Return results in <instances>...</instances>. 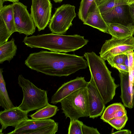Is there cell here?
<instances>
[{"label": "cell", "mask_w": 134, "mask_h": 134, "mask_svg": "<svg viewBox=\"0 0 134 134\" xmlns=\"http://www.w3.org/2000/svg\"><path fill=\"white\" fill-rule=\"evenodd\" d=\"M25 64L38 72L59 77L68 76L88 66L83 56L46 51L30 54Z\"/></svg>", "instance_id": "cell-1"}, {"label": "cell", "mask_w": 134, "mask_h": 134, "mask_svg": "<svg viewBox=\"0 0 134 134\" xmlns=\"http://www.w3.org/2000/svg\"><path fill=\"white\" fill-rule=\"evenodd\" d=\"M88 41L80 35H66L52 33L26 36L23 41L25 45L31 48H42L60 53L75 51L86 45Z\"/></svg>", "instance_id": "cell-2"}, {"label": "cell", "mask_w": 134, "mask_h": 134, "mask_svg": "<svg viewBox=\"0 0 134 134\" xmlns=\"http://www.w3.org/2000/svg\"><path fill=\"white\" fill-rule=\"evenodd\" d=\"M90 71L91 79L93 82L104 103L112 100L115 95L116 88L119 86L115 82L111 72L107 68L105 60L94 52L85 53Z\"/></svg>", "instance_id": "cell-3"}, {"label": "cell", "mask_w": 134, "mask_h": 134, "mask_svg": "<svg viewBox=\"0 0 134 134\" xmlns=\"http://www.w3.org/2000/svg\"><path fill=\"white\" fill-rule=\"evenodd\" d=\"M18 81L23 95L22 102L18 107L20 109L28 113L43 107L48 103L46 90L38 88L21 74L19 75Z\"/></svg>", "instance_id": "cell-4"}, {"label": "cell", "mask_w": 134, "mask_h": 134, "mask_svg": "<svg viewBox=\"0 0 134 134\" xmlns=\"http://www.w3.org/2000/svg\"><path fill=\"white\" fill-rule=\"evenodd\" d=\"M62 113L66 118L78 119L90 115V108L87 87L78 89L60 102Z\"/></svg>", "instance_id": "cell-5"}, {"label": "cell", "mask_w": 134, "mask_h": 134, "mask_svg": "<svg viewBox=\"0 0 134 134\" xmlns=\"http://www.w3.org/2000/svg\"><path fill=\"white\" fill-rule=\"evenodd\" d=\"M58 123L53 119H34L28 118L21 122L8 134H55Z\"/></svg>", "instance_id": "cell-6"}, {"label": "cell", "mask_w": 134, "mask_h": 134, "mask_svg": "<svg viewBox=\"0 0 134 134\" xmlns=\"http://www.w3.org/2000/svg\"><path fill=\"white\" fill-rule=\"evenodd\" d=\"M75 7L69 4H63L56 8L51 18L49 27L53 33L63 35L71 26L72 21L76 16Z\"/></svg>", "instance_id": "cell-7"}, {"label": "cell", "mask_w": 134, "mask_h": 134, "mask_svg": "<svg viewBox=\"0 0 134 134\" xmlns=\"http://www.w3.org/2000/svg\"><path fill=\"white\" fill-rule=\"evenodd\" d=\"M134 50V37L133 36L122 38L112 36L103 45L99 53L105 61L110 57L120 54H127Z\"/></svg>", "instance_id": "cell-8"}, {"label": "cell", "mask_w": 134, "mask_h": 134, "mask_svg": "<svg viewBox=\"0 0 134 134\" xmlns=\"http://www.w3.org/2000/svg\"><path fill=\"white\" fill-rule=\"evenodd\" d=\"M14 21L16 32L27 36L35 32L36 26L28 10L27 7L18 1L13 3Z\"/></svg>", "instance_id": "cell-9"}, {"label": "cell", "mask_w": 134, "mask_h": 134, "mask_svg": "<svg viewBox=\"0 0 134 134\" xmlns=\"http://www.w3.org/2000/svg\"><path fill=\"white\" fill-rule=\"evenodd\" d=\"M52 8L50 0H32L30 15L38 31L44 30L49 23Z\"/></svg>", "instance_id": "cell-10"}, {"label": "cell", "mask_w": 134, "mask_h": 134, "mask_svg": "<svg viewBox=\"0 0 134 134\" xmlns=\"http://www.w3.org/2000/svg\"><path fill=\"white\" fill-rule=\"evenodd\" d=\"M101 14L107 25L111 23H117L126 26H134L128 4L117 6Z\"/></svg>", "instance_id": "cell-11"}, {"label": "cell", "mask_w": 134, "mask_h": 134, "mask_svg": "<svg viewBox=\"0 0 134 134\" xmlns=\"http://www.w3.org/2000/svg\"><path fill=\"white\" fill-rule=\"evenodd\" d=\"M28 113L18 107H15L1 111V129L3 130L9 126L16 128L23 121L28 118Z\"/></svg>", "instance_id": "cell-12"}, {"label": "cell", "mask_w": 134, "mask_h": 134, "mask_svg": "<svg viewBox=\"0 0 134 134\" xmlns=\"http://www.w3.org/2000/svg\"><path fill=\"white\" fill-rule=\"evenodd\" d=\"M87 87L90 108L89 117L94 119L102 115L105 108V104L91 79Z\"/></svg>", "instance_id": "cell-13"}, {"label": "cell", "mask_w": 134, "mask_h": 134, "mask_svg": "<svg viewBox=\"0 0 134 134\" xmlns=\"http://www.w3.org/2000/svg\"><path fill=\"white\" fill-rule=\"evenodd\" d=\"M88 82L84 77H77L63 84L51 98V103L54 104L60 102L63 99L80 88L87 87Z\"/></svg>", "instance_id": "cell-14"}, {"label": "cell", "mask_w": 134, "mask_h": 134, "mask_svg": "<svg viewBox=\"0 0 134 134\" xmlns=\"http://www.w3.org/2000/svg\"><path fill=\"white\" fill-rule=\"evenodd\" d=\"M121 94L120 97L124 106L132 108L134 104V75L127 72H119Z\"/></svg>", "instance_id": "cell-15"}, {"label": "cell", "mask_w": 134, "mask_h": 134, "mask_svg": "<svg viewBox=\"0 0 134 134\" xmlns=\"http://www.w3.org/2000/svg\"><path fill=\"white\" fill-rule=\"evenodd\" d=\"M83 24L109 34L108 25L104 20L98 6L95 1L90 7Z\"/></svg>", "instance_id": "cell-16"}, {"label": "cell", "mask_w": 134, "mask_h": 134, "mask_svg": "<svg viewBox=\"0 0 134 134\" xmlns=\"http://www.w3.org/2000/svg\"><path fill=\"white\" fill-rule=\"evenodd\" d=\"M0 17L3 20L10 37L16 32L13 14V4L5 5L0 9Z\"/></svg>", "instance_id": "cell-17"}, {"label": "cell", "mask_w": 134, "mask_h": 134, "mask_svg": "<svg viewBox=\"0 0 134 134\" xmlns=\"http://www.w3.org/2000/svg\"><path fill=\"white\" fill-rule=\"evenodd\" d=\"M108 25L109 34L117 38L132 36L134 34V26H126L117 23L110 24Z\"/></svg>", "instance_id": "cell-18"}, {"label": "cell", "mask_w": 134, "mask_h": 134, "mask_svg": "<svg viewBox=\"0 0 134 134\" xmlns=\"http://www.w3.org/2000/svg\"><path fill=\"white\" fill-rule=\"evenodd\" d=\"M17 50L16 46L13 38L0 46V63L6 60L10 61L15 55Z\"/></svg>", "instance_id": "cell-19"}, {"label": "cell", "mask_w": 134, "mask_h": 134, "mask_svg": "<svg viewBox=\"0 0 134 134\" xmlns=\"http://www.w3.org/2000/svg\"><path fill=\"white\" fill-rule=\"evenodd\" d=\"M3 69L0 68V105L4 109L14 107L9 97L6 87V83L3 75Z\"/></svg>", "instance_id": "cell-20"}, {"label": "cell", "mask_w": 134, "mask_h": 134, "mask_svg": "<svg viewBox=\"0 0 134 134\" xmlns=\"http://www.w3.org/2000/svg\"><path fill=\"white\" fill-rule=\"evenodd\" d=\"M59 109L57 106L49 103L45 107L38 109L30 116L32 119H45L55 115Z\"/></svg>", "instance_id": "cell-21"}, {"label": "cell", "mask_w": 134, "mask_h": 134, "mask_svg": "<svg viewBox=\"0 0 134 134\" xmlns=\"http://www.w3.org/2000/svg\"><path fill=\"white\" fill-rule=\"evenodd\" d=\"M123 106L121 103H114L109 105L105 109L100 119L104 122L108 123L109 120L114 118L116 110Z\"/></svg>", "instance_id": "cell-22"}, {"label": "cell", "mask_w": 134, "mask_h": 134, "mask_svg": "<svg viewBox=\"0 0 134 134\" xmlns=\"http://www.w3.org/2000/svg\"><path fill=\"white\" fill-rule=\"evenodd\" d=\"M124 4H128L126 0H105L98 6L102 14L115 7Z\"/></svg>", "instance_id": "cell-23"}, {"label": "cell", "mask_w": 134, "mask_h": 134, "mask_svg": "<svg viewBox=\"0 0 134 134\" xmlns=\"http://www.w3.org/2000/svg\"><path fill=\"white\" fill-rule=\"evenodd\" d=\"M95 0H81L78 13L79 18L83 22L86 20L88 11Z\"/></svg>", "instance_id": "cell-24"}, {"label": "cell", "mask_w": 134, "mask_h": 134, "mask_svg": "<svg viewBox=\"0 0 134 134\" xmlns=\"http://www.w3.org/2000/svg\"><path fill=\"white\" fill-rule=\"evenodd\" d=\"M82 122L77 119L70 120L68 129V134H82Z\"/></svg>", "instance_id": "cell-25"}, {"label": "cell", "mask_w": 134, "mask_h": 134, "mask_svg": "<svg viewBox=\"0 0 134 134\" xmlns=\"http://www.w3.org/2000/svg\"><path fill=\"white\" fill-rule=\"evenodd\" d=\"M127 115L117 118H114L109 120L108 123L118 130H121L125 126L128 120Z\"/></svg>", "instance_id": "cell-26"}, {"label": "cell", "mask_w": 134, "mask_h": 134, "mask_svg": "<svg viewBox=\"0 0 134 134\" xmlns=\"http://www.w3.org/2000/svg\"><path fill=\"white\" fill-rule=\"evenodd\" d=\"M126 54H120L112 56L108 58L107 60L108 64L111 63L124 64Z\"/></svg>", "instance_id": "cell-27"}, {"label": "cell", "mask_w": 134, "mask_h": 134, "mask_svg": "<svg viewBox=\"0 0 134 134\" xmlns=\"http://www.w3.org/2000/svg\"><path fill=\"white\" fill-rule=\"evenodd\" d=\"M82 134H100L97 128L90 127L83 124L82 126Z\"/></svg>", "instance_id": "cell-28"}, {"label": "cell", "mask_w": 134, "mask_h": 134, "mask_svg": "<svg viewBox=\"0 0 134 134\" xmlns=\"http://www.w3.org/2000/svg\"><path fill=\"white\" fill-rule=\"evenodd\" d=\"M111 66L117 69L119 72L124 73L129 72V67L124 64H116L111 63L109 64Z\"/></svg>", "instance_id": "cell-29"}, {"label": "cell", "mask_w": 134, "mask_h": 134, "mask_svg": "<svg viewBox=\"0 0 134 134\" xmlns=\"http://www.w3.org/2000/svg\"><path fill=\"white\" fill-rule=\"evenodd\" d=\"M128 5L129 12L134 23V3Z\"/></svg>", "instance_id": "cell-30"}, {"label": "cell", "mask_w": 134, "mask_h": 134, "mask_svg": "<svg viewBox=\"0 0 134 134\" xmlns=\"http://www.w3.org/2000/svg\"><path fill=\"white\" fill-rule=\"evenodd\" d=\"M131 131L127 129H124L122 130H120L119 131L112 133L115 134H131Z\"/></svg>", "instance_id": "cell-31"}, {"label": "cell", "mask_w": 134, "mask_h": 134, "mask_svg": "<svg viewBox=\"0 0 134 134\" xmlns=\"http://www.w3.org/2000/svg\"><path fill=\"white\" fill-rule=\"evenodd\" d=\"M124 64L128 67L129 66V59L128 55L126 54L125 58Z\"/></svg>", "instance_id": "cell-32"}, {"label": "cell", "mask_w": 134, "mask_h": 134, "mask_svg": "<svg viewBox=\"0 0 134 134\" xmlns=\"http://www.w3.org/2000/svg\"><path fill=\"white\" fill-rule=\"evenodd\" d=\"M105 0H95L97 5H98Z\"/></svg>", "instance_id": "cell-33"}, {"label": "cell", "mask_w": 134, "mask_h": 134, "mask_svg": "<svg viewBox=\"0 0 134 134\" xmlns=\"http://www.w3.org/2000/svg\"><path fill=\"white\" fill-rule=\"evenodd\" d=\"M4 2V0H0V9L3 7V3Z\"/></svg>", "instance_id": "cell-34"}, {"label": "cell", "mask_w": 134, "mask_h": 134, "mask_svg": "<svg viewBox=\"0 0 134 134\" xmlns=\"http://www.w3.org/2000/svg\"><path fill=\"white\" fill-rule=\"evenodd\" d=\"M126 1L128 4L134 3V0H126Z\"/></svg>", "instance_id": "cell-35"}, {"label": "cell", "mask_w": 134, "mask_h": 134, "mask_svg": "<svg viewBox=\"0 0 134 134\" xmlns=\"http://www.w3.org/2000/svg\"><path fill=\"white\" fill-rule=\"evenodd\" d=\"M19 0H4V1H9L13 2V3L15 2L19 1Z\"/></svg>", "instance_id": "cell-36"}, {"label": "cell", "mask_w": 134, "mask_h": 134, "mask_svg": "<svg viewBox=\"0 0 134 134\" xmlns=\"http://www.w3.org/2000/svg\"><path fill=\"white\" fill-rule=\"evenodd\" d=\"M54 2L56 3H60L62 2L63 0H53Z\"/></svg>", "instance_id": "cell-37"}, {"label": "cell", "mask_w": 134, "mask_h": 134, "mask_svg": "<svg viewBox=\"0 0 134 134\" xmlns=\"http://www.w3.org/2000/svg\"><path fill=\"white\" fill-rule=\"evenodd\" d=\"M133 60H134V52H133Z\"/></svg>", "instance_id": "cell-38"}]
</instances>
